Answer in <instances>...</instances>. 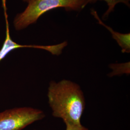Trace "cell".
I'll use <instances>...</instances> for the list:
<instances>
[{"label":"cell","mask_w":130,"mask_h":130,"mask_svg":"<svg viewBox=\"0 0 130 130\" xmlns=\"http://www.w3.org/2000/svg\"><path fill=\"white\" fill-rule=\"evenodd\" d=\"M47 97L53 116L62 119L65 124H81L85 101L84 93L78 84L67 79L51 81Z\"/></svg>","instance_id":"6da1fadb"},{"label":"cell","mask_w":130,"mask_h":130,"mask_svg":"<svg viewBox=\"0 0 130 130\" xmlns=\"http://www.w3.org/2000/svg\"><path fill=\"white\" fill-rule=\"evenodd\" d=\"M23 12L15 17L14 25L17 30L24 29L36 22L43 14L57 8L67 11H79L86 5V0H30Z\"/></svg>","instance_id":"7a4b0ae2"},{"label":"cell","mask_w":130,"mask_h":130,"mask_svg":"<svg viewBox=\"0 0 130 130\" xmlns=\"http://www.w3.org/2000/svg\"><path fill=\"white\" fill-rule=\"evenodd\" d=\"M45 116L42 110L31 107H14L0 112V130H22Z\"/></svg>","instance_id":"3957f363"},{"label":"cell","mask_w":130,"mask_h":130,"mask_svg":"<svg viewBox=\"0 0 130 130\" xmlns=\"http://www.w3.org/2000/svg\"><path fill=\"white\" fill-rule=\"evenodd\" d=\"M6 21V37L5 42L1 49L0 50V62L4 59L5 57L7 56L10 52L12 51L15 49L21 48H33L40 49L46 50L48 51L49 49V46L48 45H22L18 44V43L14 42L11 39L10 35L9 23L8 21V15H5Z\"/></svg>","instance_id":"277c9868"},{"label":"cell","mask_w":130,"mask_h":130,"mask_svg":"<svg viewBox=\"0 0 130 130\" xmlns=\"http://www.w3.org/2000/svg\"><path fill=\"white\" fill-rule=\"evenodd\" d=\"M91 14L96 19L99 23L104 26L111 33L112 37L115 39L119 46L121 48V51L123 53H129L130 52V33L122 34L115 31L111 28L107 26L100 19L96 11L92 9Z\"/></svg>","instance_id":"5b68a950"},{"label":"cell","mask_w":130,"mask_h":130,"mask_svg":"<svg viewBox=\"0 0 130 130\" xmlns=\"http://www.w3.org/2000/svg\"><path fill=\"white\" fill-rule=\"evenodd\" d=\"M109 68L112 71L108 76L112 77L115 75H121L123 74H130V62L121 64H112L109 65Z\"/></svg>","instance_id":"8992f818"},{"label":"cell","mask_w":130,"mask_h":130,"mask_svg":"<svg viewBox=\"0 0 130 130\" xmlns=\"http://www.w3.org/2000/svg\"><path fill=\"white\" fill-rule=\"evenodd\" d=\"M97 1L99 0H86V5H87L89 3H94ZM100 1H104L106 2L108 5V9L107 10V12L104 14L103 16V19L104 20L106 19L111 12L113 11L115 5L120 3H122L124 4L129 6V1L130 0H100Z\"/></svg>","instance_id":"52a82bcc"},{"label":"cell","mask_w":130,"mask_h":130,"mask_svg":"<svg viewBox=\"0 0 130 130\" xmlns=\"http://www.w3.org/2000/svg\"><path fill=\"white\" fill-rule=\"evenodd\" d=\"M66 130H88V129L82 125V124H66Z\"/></svg>","instance_id":"ba28073f"},{"label":"cell","mask_w":130,"mask_h":130,"mask_svg":"<svg viewBox=\"0 0 130 130\" xmlns=\"http://www.w3.org/2000/svg\"><path fill=\"white\" fill-rule=\"evenodd\" d=\"M24 2H27V3H28L30 0H23Z\"/></svg>","instance_id":"9c48e42d"},{"label":"cell","mask_w":130,"mask_h":130,"mask_svg":"<svg viewBox=\"0 0 130 130\" xmlns=\"http://www.w3.org/2000/svg\"><path fill=\"white\" fill-rule=\"evenodd\" d=\"M5 2V0H3V3Z\"/></svg>","instance_id":"30bf717a"}]
</instances>
